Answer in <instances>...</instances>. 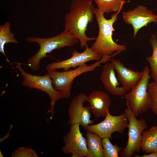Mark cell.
I'll use <instances>...</instances> for the list:
<instances>
[{"label": "cell", "mask_w": 157, "mask_h": 157, "mask_svg": "<svg viewBox=\"0 0 157 157\" xmlns=\"http://www.w3.org/2000/svg\"><path fill=\"white\" fill-rule=\"evenodd\" d=\"M122 18L125 23L132 26L134 38L142 27L152 22L154 24L157 23V15L151 10L141 5H138L133 10L123 12Z\"/></svg>", "instance_id": "obj_11"}, {"label": "cell", "mask_w": 157, "mask_h": 157, "mask_svg": "<svg viewBox=\"0 0 157 157\" xmlns=\"http://www.w3.org/2000/svg\"><path fill=\"white\" fill-rule=\"evenodd\" d=\"M115 70L112 63L108 62L104 66L100 79L106 90L115 96H122L126 92L124 88L119 86L120 83L116 76Z\"/></svg>", "instance_id": "obj_15"}, {"label": "cell", "mask_w": 157, "mask_h": 157, "mask_svg": "<svg viewBox=\"0 0 157 157\" xmlns=\"http://www.w3.org/2000/svg\"><path fill=\"white\" fill-rule=\"evenodd\" d=\"M112 63L117 75V79L126 93L129 92L140 81L143 71H133L125 67L119 60L112 58Z\"/></svg>", "instance_id": "obj_13"}, {"label": "cell", "mask_w": 157, "mask_h": 157, "mask_svg": "<svg viewBox=\"0 0 157 157\" xmlns=\"http://www.w3.org/2000/svg\"><path fill=\"white\" fill-rule=\"evenodd\" d=\"M97 8L104 13H119L122 9L126 0H93Z\"/></svg>", "instance_id": "obj_19"}, {"label": "cell", "mask_w": 157, "mask_h": 157, "mask_svg": "<svg viewBox=\"0 0 157 157\" xmlns=\"http://www.w3.org/2000/svg\"><path fill=\"white\" fill-rule=\"evenodd\" d=\"M118 13L113 14L110 19H107L104 16L103 11L97 8L95 9L94 15L98 25L99 33L90 48L102 57L109 56L114 52H122L126 49L125 45L117 44L112 38L113 32L115 31L113 25L117 19Z\"/></svg>", "instance_id": "obj_2"}, {"label": "cell", "mask_w": 157, "mask_h": 157, "mask_svg": "<svg viewBox=\"0 0 157 157\" xmlns=\"http://www.w3.org/2000/svg\"><path fill=\"white\" fill-rule=\"evenodd\" d=\"M147 90L151 100V109L157 116V83L154 81L149 83Z\"/></svg>", "instance_id": "obj_22"}, {"label": "cell", "mask_w": 157, "mask_h": 157, "mask_svg": "<svg viewBox=\"0 0 157 157\" xmlns=\"http://www.w3.org/2000/svg\"><path fill=\"white\" fill-rule=\"evenodd\" d=\"M134 157H157V151L150 153L149 154H144L141 156H139L136 154Z\"/></svg>", "instance_id": "obj_24"}, {"label": "cell", "mask_w": 157, "mask_h": 157, "mask_svg": "<svg viewBox=\"0 0 157 157\" xmlns=\"http://www.w3.org/2000/svg\"><path fill=\"white\" fill-rule=\"evenodd\" d=\"M13 157H38V156L33 149L28 148L22 147L17 149L12 154Z\"/></svg>", "instance_id": "obj_23"}, {"label": "cell", "mask_w": 157, "mask_h": 157, "mask_svg": "<svg viewBox=\"0 0 157 157\" xmlns=\"http://www.w3.org/2000/svg\"><path fill=\"white\" fill-rule=\"evenodd\" d=\"M26 40L28 42L37 43L40 46L37 52L27 61V65L33 71L39 70L41 60L47 57L48 53L56 49L72 46L79 41L73 35L65 30L60 34L52 37L41 38L29 37Z\"/></svg>", "instance_id": "obj_3"}, {"label": "cell", "mask_w": 157, "mask_h": 157, "mask_svg": "<svg viewBox=\"0 0 157 157\" xmlns=\"http://www.w3.org/2000/svg\"><path fill=\"white\" fill-rule=\"evenodd\" d=\"M80 125H71L70 130L63 138L64 145L62 147L63 153L70 154L72 157L86 156L87 153L86 139L81 132Z\"/></svg>", "instance_id": "obj_9"}, {"label": "cell", "mask_w": 157, "mask_h": 157, "mask_svg": "<svg viewBox=\"0 0 157 157\" xmlns=\"http://www.w3.org/2000/svg\"><path fill=\"white\" fill-rule=\"evenodd\" d=\"M101 142L104 157H119L118 154L122 149L121 147L116 144L113 145L108 138H102Z\"/></svg>", "instance_id": "obj_21"}, {"label": "cell", "mask_w": 157, "mask_h": 157, "mask_svg": "<svg viewBox=\"0 0 157 157\" xmlns=\"http://www.w3.org/2000/svg\"><path fill=\"white\" fill-rule=\"evenodd\" d=\"M87 157H104L102 138L96 133L87 131L86 134Z\"/></svg>", "instance_id": "obj_17"}, {"label": "cell", "mask_w": 157, "mask_h": 157, "mask_svg": "<svg viewBox=\"0 0 157 157\" xmlns=\"http://www.w3.org/2000/svg\"><path fill=\"white\" fill-rule=\"evenodd\" d=\"M93 0H73L69 13L65 17L64 30L73 35L80 42L81 48L88 47V42L94 37L87 36L88 25L92 22L96 8Z\"/></svg>", "instance_id": "obj_1"}, {"label": "cell", "mask_w": 157, "mask_h": 157, "mask_svg": "<svg viewBox=\"0 0 157 157\" xmlns=\"http://www.w3.org/2000/svg\"><path fill=\"white\" fill-rule=\"evenodd\" d=\"M152 49L151 56H148L146 58L149 64L151 71V77L154 81L157 83V39L156 33L152 34L149 40Z\"/></svg>", "instance_id": "obj_20"}, {"label": "cell", "mask_w": 157, "mask_h": 157, "mask_svg": "<svg viewBox=\"0 0 157 157\" xmlns=\"http://www.w3.org/2000/svg\"><path fill=\"white\" fill-rule=\"evenodd\" d=\"M90 111L97 117H104L109 111L111 100L109 95L100 90H94L87 96Z\"/></svg>", "instance_id": "obj_14"}, {"label": "cell", "mask_w": 157, "mask_h": 157, "mask_svg": "<svg viewBox=\"0 0 157 157\" xmlns=\"http://www.w3.org/2000/svg\"><path fill=\"white\" fill-rule=\"evenodd\" d=\"M105 117L101 122L89 125L85 129L96 133L102 139L105 138H110L113 133L117 132L122 134L127 128L128 121L124 113L119 115H113L108 111Z\"/></svg>", "instance_id": "obj_8"}, {"label": "cell", "mask_w": 157, "mask_h": 157, "mask_svg": "<svg viewBox=\"0 0 157 157\" xmlns=\"http://www.w3.org/2000/svg\"><path fill=\"white\" fill-rule=\"evenodd\" d=\"M124 113L128 121V140L127 144L119 153L121 157H131L134 153L140 151V144L143 132L147 129L148 126L143 119H137L128 104Z\"/></svg>", "instance_id": "obj_7"}, {"label": "cell", "mask_w": 157, "mask_h": 157, "mask_svg": "<svg viewBox=\"0 0 157 157\" xmlns=\"http://www.w3.org/2000/svg\"><path fill=\"white\" fill-rule=\"evenodd\" d=\"M70 58L61 61L53 62L48 64L45 67L47 71L53 69H63L64 71H67L71 67L75 68L82 66L88 61H99L102 56L94 52L88 47H85V50L79 52L74 50Z\"/></svg>", "instance_id": "obj_12"}, {"label": "cell", "mask_w": 157, "mask_h": 157, "mask_svg": "<svg viewBox=\"0 0 157 157\" xmlns=\"http://www.w3.org/2000/svg\"><path fill=\"white\" fill-rule=\"evenodd\" d=\"M115 56L113 54L102 56L101 60L90 65L85 64L73 70L58 72L56 69H53L47 71L48 73L52 79L55 89L64 91L70 95L72 82L75 78L84 73L94 71L97 67L100 66L101 63L110 61V58Z\"/></svg>", "instance_id": "obj_6"}, {"label": "cell", "mask_w": 157, "mask_h": 157, "mask_svg": "<svg viewBox=\"0 0 157 157\" xmlns=\"http://www.w3.org/2000/svg\"><path fill=\"white\" fill-rule=\"evenodd\" d=\"M87 96L84 93H80L70 102L68 110V125L78 124L85 129L87 126L91 124L94 121L91 119V115L89 106H83V104L86 101Z\"/></svg>", "instance_id": "obj_10"}, {"label": "cell", "mask_w": 157, "mask_h": 157, "mask_svg": "<svg viewBox=\"0 0 157 157\" xmlns=\"http://www.w3.org/2000/svg\"><path fill=\"white\" fill-rule=\"evenodd\" d=\"M11 24L8 22L0 25V51L4 55L6 61L12 65L4 51V46L8 43L17 44L18 41L15 38L14 34L10 31Z\"/></svg>", "instance_id": "obj_18"}, {"label": "cell", "mask_w": 157, "mask_h": 157, "mask_svg": "<svg viewBox=\"0 0 157 157\" xmlns=\"http://www.w3.org/2000/svg\"><path fill=\"white\" fill-rule=\"evenodd\" d=\"M142 77L139 82L128 93L124 95L126 104L131 108L137 117L151 108V100L148 92L147 85L151 77L150 69L145 66Z\"/></svg>", "instance_id": "obj_5"}, {"label": "cell", "mask_w": 157, "mask_h": 157, "mask_svg": "<svg viewBox=\"0 0 157 157\" xmlns=\"http://www.w3.org/2000/svg\"><path fill=\"white\" fill-rule=\"evenodd\" d=\"M15 67L23 77L22 86L43 91L49 95L51 99L50 107L47 112L51 113L52 117L56 101L60 99L68 98L70 95L64 91L55 89L52 79L48 73L43 76L28 73L23 69L21 63L18 62L16 63Z\"/></svg>", "instance_id": "obj_4"}, {"label": "cell", "mask_w": 157, "mask_h": 157, "mask_svg": "<svg viewBox=\"0 0 157 157\" xmlns=\"http://www.w3.org/2000/svg\"><path fill=\"white\" fill-rule=\"evenodd\" d=\"M140 147L147 153L157 151V126H152L143 132Z\"/></svg>", "instance_id": "obj_16"}]
</instances>
